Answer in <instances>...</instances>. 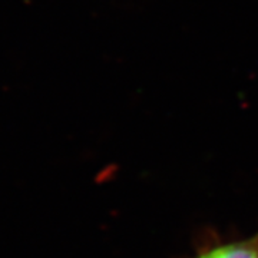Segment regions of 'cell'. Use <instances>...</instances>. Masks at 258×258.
<instances>
[{
  "label": "cell",
  "mask_w": 258,
  "mask_h": 258,
  "mask_svg": "<svg viewBox=\"0 0 258 258\" xmlns=\"http://www.w3.org/2000/svg\"><path fill=\"white\" fill-rule=\"evenodd\" d=\"M191 258H258V232L242 240L210 244Z\"/></svg>",
  "instance_id": "cell-1"
}]
</instances>
